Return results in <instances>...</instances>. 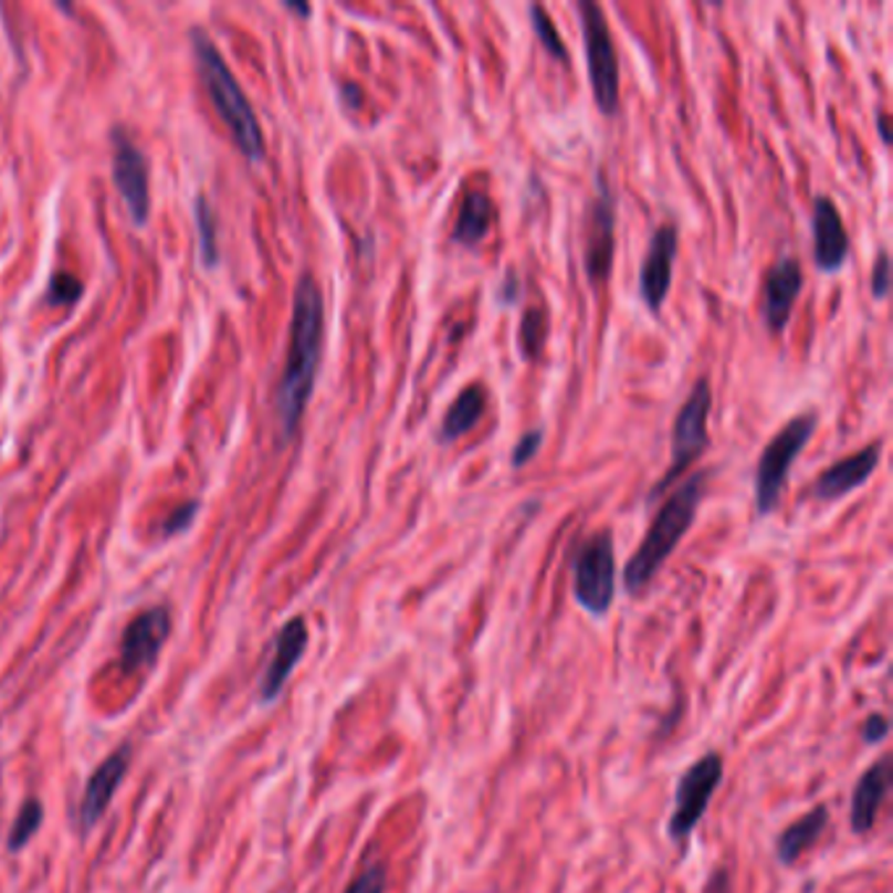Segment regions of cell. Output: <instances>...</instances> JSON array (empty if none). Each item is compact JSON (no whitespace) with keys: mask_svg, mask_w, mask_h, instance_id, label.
<instances>
[{"mask_svg":"<svg viewBox=\"0 0 893 893\" xmlns=\"http://www.w3.org/2000/svg\"><path fill=\"white\" fill-rule=\"evenodd\" d=\"M323 328L325 309L321 286L312 275H302L294 292L292 344H288L286 367H283L279 393H275L283 435H292L309 403L317 367H321Z\"/></svg>","mask_w":893,"mask_h":893,"instance_id":"obj_1","label":"cell"},{"mask_svg":"<svg viewBox=\"0 0 893 893\" xmlns=\"http://www.w3.org/2000/svg\"><path fill=\"white\" fill-rule=\"evenodd\" d=\"M705 480L707 472L692 474L661 506L653 527L648 529L640 548L634 550V556L627 561V569H623V587H627L629 595L642 592L644 587L653 582V577L661 571L665 558L676 550L682 537L690 533L694 516H697L700 501H703Z\"/></svg>","mask_w":893,"mask_h":893,"instance_id":"obj_2","label":"cell"},{"mask_svg":"<svg viewBox=\"0 0 893 893\" xmlns=\"http://www.w3.org/2000/svg\"><path fill=\"white\" fill-rule=\"evenodd\" d=\"M191 40H195L197 63H200L202 80L208 84L212 103H216L218 113H221L225 126H229L231 137L237 139L239 150L250 160H262V155H265V139H262V129L250 101H246V95L241 92L239 82L233 80V74L208 34L197 30L191 34Z\"/></svg>","mask_w":893,"mask_h":893,"instance_id":"obj_3","label":"cell"},{"mask_svg":"<svg viewBox=\"0 0 893 893\" xmlns=\"http://www.w3.org/2000/svg\"><path fill=\"white\" fill-rule=\"evenodd\" d=\"M815 428H818V414L807 412L794 417V420L786 424V428L778 432V435L765 445L760 453V462H757V474H755V495H757V512L770 514L778 506V498H781L786 477H789L794 462L799 459V453L807 449L810 438L815 435Z\"/></svg>","mask_w":893,"mask_h":893,"instance_id":"obj_4","label":"cell"},{"mask_svg":"<svg viewBox=\"0 0 893 893\" xmlns=\"http://www.w3.org/2000/svg\"><path fill=\"white\" fill-rule=\"evenodd\" d=\"M579 19H582L585 51H587V74H590L595 105L602 116H616L619 111V61L611 30H608L606 13L592 0L579 3Z\"/></svg>","mask_w":893,"mask_h":893,"instance_id":"obj_5","label":"cell"},{"mask_svg":"<svg viewBox=\"0 0 893 893\" xmlns=\"http://www.w3.org/2000/svg\"><path fill=\"white\" fill-rule=\"evenodd\" d=\"M574 598L590 616H606L616 598V550L611 529H600L574 556Z\"/></svg>","mask_w":893,"mask_h":893,"instance_id":"obj_6","label":"cell"},{"mask_svg":"<svg viewBox=\"0 0 893 893\" xmlns=\"http://www.w3.org/2000/svg\"><path fill=\"white\" fill-rule=\"evenodd\" d=\"M711 407H713L711 382H707V378H700L694 382L690 399H686L684 407L679 409L676 422H673L671 466L669 472L658 480L653 498L658 493H663L665 487H669L671 482L707 449V417H711Z\"/></svg>","mask_w":893,"mask_h":893,"instance_id":"obj_7","label":"cell"},{"mask_svg":"<svg viewBox=\"0 0 893 893\" xmlns=\"http://www.w3.org/2000/svg\"><path fill=\"white\" fill-rule=\"evenodd\" d=\"M723 778V760L721 755L707 753L692 765L676 786V805L669 823V833L673 841H684L694 831V826L703 820V815L711 805L715 789Z\"/></svg>","mask_w":893,"mask_h":893,"instance_id":"obj_8","label":"cell"},{"mask_svg":"<svg viewBox=\"0 0 893 893\" xmlns=\"http://www.w3.org/2000/svg\"><path fill=\"white\" fill-rule=\"evenodd\" d=\"M113 179L132 221L137 225L145 223L150 216V168L139 147L120 132L116 134V150H113Z\"/></svg>","mask_w":893,"mask_h":893,"instance_id":"obj_9","label":"cell"},{"mask_svg":"<svg viewBox=\"0 0 893 893\" xmlns=\"http://www.w3.org/2000/svg\"><path fill=\"white\" fill-rule=\"evenodd\" d=\"M598 197H595L590 218H587L585 233V267L590 283H606L613 265V229H616V210L613 197L606 183L598 179Z\"/></svg>","mask_w":893,"mask_h":893,"instance_id":"obj_10","label":"cell"},{"mask_svg":"<svg viewBox=\"0 0 893 893\" xmlns=\"http://www.w3.org/2000/svg\"><path fill=\"white\" fill-rule=\"evenodd\" d=\"M168 634H171V616L166 608H150V611L139 613L120 637L118 653L124 671L137 673L150 669Z\"/></svg>","mask_w":893,"mask_h":893,"instance_id":"obj_11","label":"cell"},{"mask_svg":"<svg viewBox=\"0 0 893 893\" xmlns=\"http://www.w3.org/2000/svg\"><path fill=\"white\" fill-rule=\"evenodd\" d=\"M676 252H679V231L673 223H665L655 231L640 267V296L642 302L648 304L650 312L661 309L665 296L671 292Z\"/></svg>","mask_w":893,"mask_h":893,"instance_id":"obj_12","label":"cell"},{"mask_svg":"<svg viewBox=\"0 0 893 893\" xmlns=\"http://www.w3.org/2000/svg\"><path fill=\"white\" fill-rule=\"evenodd\" d=\"M812 241H815V265L823 273H836L847 265L849 233L843 229L839 208L831 197H815L812 202Z\"/></svg>","mask_w":893,"mask_h":893,"instance_id":"obj_13","label":"cell"},{"mask_svg":"<svg viewBox=\"0 0 893 893\" xmlns=\"http://www.w3.org/2000/svg\"><path fill=\"white\" fill-rule=\"evenodd\" d=\"M802 265L797 258H781L765 275L763 321L770 330H781L789 323L797 296L802 292Z\"/></svg>","mask_w":893,"mask_h":893,"instance_id":"obj_14","label":"cell"},{"mask_svg":"<svg viewBox=\"0 0 893 893\" xmlns=\"http://www.w3.org/2000/svg\"><path fill=\"white\" fill-rule=\"evenodd\" d=\"M129 757L132 749L124 744V747H118L116 753L105 757V760L97 765L95 774L90 776L80 802V826L84 831L95 826L105 815V810H108L120 781H124L126 768H129Z\"/></svg>","mask_w":893,"mask_h":893,"instance_id":"obj_15","label":"cell"},{"mask_svg":"<svg viewBox=\"0 0 893 893\" xmlns=\"http://www.w3.org/2000/svg\"><path fill=\"white\" fill-rule=\"evenodd\" d=\"M883 443L878 441L868 449L852 453V456L841 459L839 464L828 466V470L820 474L818 482L812 487V498L818 501H839L847 493L862 487L864 482L870 480V474L878 470V462H881Z\"/></svg>","mask_w":893,"mask_h":893,"instance_id":"obj_16","label":"cell"},{"mask_svg":"<svg viewBox=\"0 0 893 893\" xmlns=\"http://www.w3.org/2000/svg\"><path fill=\"white\" fill-rule=\"evenodd\" d=\"M307 640H309L307 623H304V619H300V616L288 621L279 632V637H275V653L265 671V679H262V692H260V697L265 700V703L279 697L286 679L292 676L296 663H300L304 650H307Z\"/></svg>","mask_w":893,"mask_h":893,"instance_id":"obj_17","label":"cell"},{"mask_svg":"<svg viewBox=\"0 0 893 893\" xmlns=\"http://www.w3.org/2000/svg\"><path fill=\"white\" fill-rule=\"evenodd\" d=\"M889 789H891V765L881 760L860 778V784H857L854 789L852 812H849V823H852L854 833L873 831L878 812H881L885 797H889Z\"/></svg>","mask_w":893,"mask_h":893,"instance_id":"obj_18","label":"cell"},{"mask_svg":"<svg viewBox=\"0 0 893 893\" xmlns=\"http://www.w3.org/2000/svg\"><path fill=\"white\" fill-rule=\"evenodd\" d=\"M493 218H495V208H493L491 197H487L485 191L472 189L470 195L464 197L462 210H459L456 229H453V241H459V244H464V246L480 244V241L487 237V231H491Z\"/></svg>","mask_w":893,"mask_h":893,"instance_id":"obj_19","label":"cell"},{"mask_svg":"<svg viewBox=\"0 0 893 893\" xmlns=\"http://www.w3.org/2000/svg\"><path fill=\"white\" fill-rule=\"evenodd\" d=\"M828 826V810L826 807H815L810 815H805L802 820H797V823L786 828L781 833V839H778V862L781 864H794L802 857L807 849L812 847L815 841L820 839Z\"/></svg>","mask_w":893,"mask_h":893,"instance_id":"obj_20","label":"cell"},{"mask_svg":"<svg viewBox=\"0 0 893 893\" xmlns=\"http://www.w3.org/2000/svg\"><path fill=\"white\" fill-rule=\"evenodd\" d=\"M485 388L482 386H470L459 393V399L451 403L449 412L443 417L441 424V441L453 443L459 438L466 435L474 424L480 422V417L485 414Z\"/></svg>","mask_w":893,"mask_h":893,"instance_id":"obj_21","label":"cell"},{"mask_svg":"<svg viewBox=\"0 0 893 893\" xmlns=\"http://www.w3.org/2000/svg\"><path fill=\"white\" fill-rule=\"evenodd\" d=\"M42 815H45V810H42V805L38 802V799H30V802L21 805L17 820H13L11 836H9L11 852H21V849L32 841V836L38 833L42 826Z\"/></svg>","mask_w":893,"mask_h":893,"instance_id":"obj_22","label":"cell"},{"mask_svg":"<svg viewBox=\"0 0 893 893\" xmlns=\"http://www.w3.org/2000/svg\"><path fill=\"white\" fill-rule=\"evenodd\" d=\"M529 19H533V30L537 34V42H540L545 51H548L553 59L569 61V53H566L561 34L556 32V27H553V21L548 19V13H545L540 6H529Z\"/></svg>","mask_w":893,"mask_h":893,"instance_id":"obj_23","label":"cell"},{"mask_svg":"<svg viewBox=\"0 0 893 893\" xmlns=\"http://www.w3.org/2000/svg\"><path fill=\"white\" fill-rule=\"evenodd\" d=\"M197 229H200V246L204 265H212L218 260V241H216V216L204 202V197H197Z\"/></svg>","mask_w":893,"mask_h":893,"instance_id":"obj_24","label":"cell"},{"mask_svg":"<svg viewBox=\"0 0 893 893\" xmlns=\"http://www.w3.org/2000/svg\"><path fill=\"white\" fill-rule=\"evenodd\" d=\"M545 338V315L537 309H529L522 323V346L527 354H537Z\"/></svg>","mask_w":893,"mask_h":893,"instance_id":"obj_25","label":"cell"},{"mask_svg":"<svg viewBox=\"0 0 893 893\" xmlns=\"http://www.w3.org/2000/svg\"><path fill=\"white\" fill-rule=\"evenodd\" d=\"M386 883H388L386 870H382L380 864H372V868H367L365 873L354 878L349 889L344 893H386Z\"/></svg>","mask_w":893,"mask_h":893,"instance_id":"obj_26","label":"cell"},{"mask_svg":"<svg viewBox=\"0 0 893 893\" xmlns=\"http://www.w3.org/2000/svg\"><path fill=\"white\" fill-rule=\"evenodd\" d=\"M870 292H873L875 300H885L891 292V258L889 252L878 254L875 265H873V279H870Z\"/></svg>","mask_w":893,"mask_h":893,"instance_id":"obj_27","label":"cell"},{"mask_svg":"<svg viewBox=\"0 0 893 893\" xmlns=\"http://www.w3.org/2000/svg\"><path fill=\"white\" fill-rule=\"evenodd\" d=\"M48 294H51L48 300H51L53 304H69V302H74L76 296L82 294V283L76 281L74 275L61 273V275H55V279H53L51 292H48Z\"/></svg>","mask_w":893,"mask_h":893,"instance_id":"obj_28","label":"cell"},{"mask_svg":"<svg viewBox=\"0 0 893 893\" xmlns=\"http://www.w3.org/2000/svg\"><path fill=\"white\" fill-rule=\"evenodd\" d=\"M540 443H543V430H529L527 435H522V441L516 443V449L512 451L514 470H519V466L533 462L535 453L540 451Z\"/></svg>","mask_w":893,"mask_h":893,"instance_id":"obj_29","label":"cell"},{"mask_svg":"<svg viewBox=\"0 0 893 893\" xmlns=\"http://www.w3.org/2000/svg\"><path fill=\"white\" fill-rule=\"evenodd\" d=\"M889 732H891V726H889V721L883 718V715H870V718L864 721V726H862V742L864 744H878V742H883L885 736H889Z\"/></svg>","mask_w":893,"mask_h":893,"instance_id":"obj_30","label":"cell"},{"mask_svg":"<svg viewBox=\"0 0 893 893\" xmlns=\"http://www.w3.org/2000/svg\"><path fill=\"white\" fill-rule=\"evenodd\" d=\"M195 512H197V503H187V506L176 508L174 516H168L166 527H162V533L166 535H176L181 533V529H187L191 519H195Z\"/></svg>","mask_w":893,"mask_h":893,"instance_id":"obj_31","label":"cell"},{"mask_svg":"<svg viewBox=\"0 0 893 893\" xmlns=\"http://www.w3.org/2000/svg\"><path fill=\"white\" fill-rule=\"evenodd\" d=\"M519 275L516 273H508L506 279H503V286L498 288V302L503 304V307H512V304H516V300H519Z\"/></svg>","mask_w":893,"mask_h":893,"instance_id":"obj_32","label":"cell"},{"mask_svg":"<svg viewBox=\"0 0 893 893\" xmlns=\"http://www.w3.org/2000/svg\"><path fill=\"white\" fill-rule=\"evenodd\" d=\"M878 132H881L883 145H891V137H889V124H885V113H878Z\"/></svg>","mask_w":893,"mask_h":893,"instance_id":"obj_33","label":"cell"}]
</instances>
